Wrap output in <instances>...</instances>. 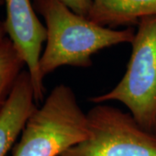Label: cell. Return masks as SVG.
Segmentation results:
<instances>
[{
	"mask_svg": "<svg viewBox=\"0 0 156 156\" xmlns=\"http://www.w3.org/2000/svg\"><path fill=\"white\" fill-rule=\"evenodd\" d=\"M154 133H156V126H155V128H154Z\"/></svg>",
	"mask_w": 156,
	"mask_h": 156,
	"instance_id": "11",
	"label": "cell"
},
{
	"mask_svg": "<svg viewBox=\"0 0 156 156\" xmlns=\"http://www.w3.org/2000/svg\"><path fill=\"white\" fill-rule=\"evenodd\" d=\"M156 16V0H92L88 18L99 25L131 27L144 17Z\"/></svg>",
	"mask_w": 156,
	"mask_h": 156,
	"instance_id": "7",
	"label": "cell"
},
{
	"mask_svg": "<svg viewBox=\"0 0 156 156\" xmlns=\"http://www.w3.org/2000/svg\"><path fill=\"white\" fill-rule=\"evenodd\" d=\"M34 9L45 23L46 45L40 58L44 78L62 66L89 68L100 50L131 44L135 30L104 27L78 15L60 0H33Z\"/></svg>",
	"mask_w": 156,
	"mask_h": 156,
	"instance_id": "1",
	"label": "cell"
},
{
	"mask_svg": "<svg viewBox=\"0 0 156 156\" xmlns=\"http://www.w3.org/2000/svg\"><path fill=\"white\" fill-rule=\"evenodd\" d=\"M37 108L30 75L23 69L0 113V156L6 155Z\"/></svg>",
	"mask_w": 156,
	"mask_h": 156,
	"instance_id": "6",
	"label": "cell"
},
{
	"mask_svg": "<svg viewBox=\"0 0 156 156\" xmlns=\"http://www.w3.org/2000/svg\"><path fill=\"white\" fill-rule=\"evenodd\" d=\"M6 19L4 22L6 36L11 39L27 66L33 83L36 102L44 101V78L39 62L43 44L47 39L46 27L36 14L30 0H5Z\"/></svg>",
	"mask_w": 156,
	"mask_h": 156,
	"instance_id": "5",
	"label": "cell"
},
{
	"mask_svg": "<svg viewBox=\"0 0 156 156\" xmlns=\"http://www.w3.org/2000/svg\"><path fill=\"white\" fill-rule=\"evenodd\" d=\"M5 4V0H0V5H3ZM6 37V32L5 30V25H4V22H2L0 20V39L4 38Z\"/></svg>",
	"mask_w": 156,
	"mask_h": 156,
	"instance_id": "10",
	"label": "cell"
},
{
	"mask_svg": "<svg viewBox=\"0 0 156 156\" xmlns=\"http://www.w3.org/2000/svg\"><path fill=\"white\" fill-rule=\"evenodd\" d=\"M89 137L62 156H156V133L115 107L96 104L89 112Z\"/></svg>",
	"mask_w": 156,
	"mask_h": 156,
	"instance_id": "4",
	"label": "cell"
},
{
	"mask_svg": "<svg viewBox=\"0 0 156 156\" xmlns=\"http://www.w3.org/2000/svg\"><path fill=\"white\" fill-rule=\"evenodd\" d=\"M88 113L71 87H54L29 117L12 156H62L89 137Z\"/></svg>",
	"mask_w": 156,
	"mask_h": 156,
	"instance_id": "2",
	"label": "cell"
},
{
	"mask_svg": "<svg viewBox=\"0 0 156 156\" xmlns=\"http://www.w3.org/2000/svg\"><path fill=\"white\" fill-rule=\"evenodd\" d=\"M25 62L7 36L0 39V113L11 95Z\"/></svg>",
	"mask_w": 156,
	"mask_h": 156,
	"instance_id": "8",
	"label": "cell"
},
{
	"mask_svg": "<svg viewBox=\"0 0 156 156\" xmlns=\"http://www.w3.org/2000/svg\"><path fill=\"white\" fill-rule=\"evenodd\" d=\"M78 15L88 17L92 5V0H60Z\"/></svg>",
	"mask_w": 156,
	"mask_h": 156,
	"instance_id": "9",
	"label": "cell"
},
{
	"mask_svg": "<svg viewBox=\"0 0 156 156\" xmlns=\"http://www.w3.org/2000/svg\"><path fill=\"white\" fill-rule=\"evenodd\" d=\"M126 72L106 93L91 97L95 104L118 101L140 126L154 131L156 126V16L142 18L137 24Z\"/></svg>",
	"mask_w": 156,
	"mask_h": 156,
	"instance_id": "3",
	"label": "cell"
}]
</instances>
